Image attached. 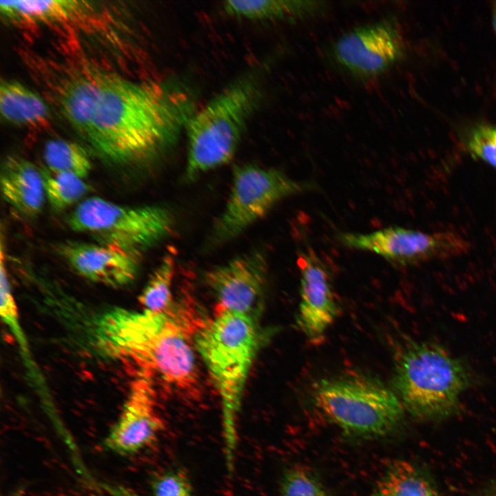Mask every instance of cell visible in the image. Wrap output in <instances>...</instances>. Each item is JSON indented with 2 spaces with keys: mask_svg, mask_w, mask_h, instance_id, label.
Instances as JSON below:
<instances>
[{
  "mask_svg": "<svg viewBox=\"0 0 496 496\" xmlns=\"http://www.w3.org/2000/svg\"><path fill=\"white\" fill-rule=\"evenodd\" d=\"M0 114L7 123L27 127L43 125L50 116L47 104L38 94L13 80L1 82Z\"/></svg>",
  "mask_w": 496,
  "mask_h": 496,
  "instance_id": "cell-16",
  "label": "cell"
},
{
  "mask_svg": "<svg viewBox=\"0 0 496 496\" xmlns=\"http://www.w3.org/2000/svg\"><path fill=\"white\" fill-rule=\"evenodd\" d=\"M394 392L404 407L425 418L446 416L457 409L473 377L463 362L435 342H412L395 358Z\"/></svg>",
  "mask_w": 496,
  "mask_h": 496,
  "instance_id": "cell-5",
  "label": "cell"
},
{
  "mask_svg": "<svg viewBox=\"0 0 496 496\" xmlns=\"http://www.w3.org/2000/svg\"><path fill=\"white\" fill-rule=\"evenodd\" d=\"M491 496H496V488L494 490V491H493V494L491 495Z\"/></svg>",
  "mask_w": 496,
  "mask_h": 496,
  "instance_id": "cell-29",
  "label": "cell"
},
{
  "mask_svg": "<svg viewBox=\"0 0 496 496\" xmlns=\"http://www.w3.org/2000/svg\"><path fill=\"white\" fill-rule=\"evenodd\" d=\"M470 154L496 168V127L480 125L473 130L466 142Z\"/></svg>",
  "mask_w": 496,
  "mask_h": 496,
  "instance_id": "cell-25",
  "label": "cell"
},
{
  "mask_svg": "<svg viewBox=\"0 0 496 496\" xmlns=\"http://www.w3.org/2000/svg\"><path fill=\"white\" fill-rule=\"evenodd\" d=\"M170 309L161 312L107 309L93 319L91 342L105 358L133 364L140 369L139 375L155 377L180 391H191L198 378L191 329Z\"/></svg>",
  "mask_w": 496,
  "mask_h": 496,
  "instance_id": "cell-2",
  "label": "cell"
},
{
  "mask_svg": "<svg viewBox=\"0 0 496 496\" xmlns=\"http://www.w3.org/2000/svg\"><path fill=\"white\" fill-rule=\"evenodd\" d=\"M375 496H438L428 480L413 465L393 463L381 477Z\"/></svg>",
  "mask_w": 496,
  "mask_h": 496,
  "instance_id": "cell-20",
  "label": "cell"
},
{
  "mask_svg": "<svg viewBox=\"0 0 496 496\" xmlns=\"http://www.w3.org/2000/svg\"><path fill=\"white\" fill-rule=\"evenodd\" d=\"M196 110L181 83H139L102 72L81 136L112 163L145 165L176 145Z\"/></svg>",
  "mask_w": 496,
  "mask_h": 496,
  "instance_id": "cell-1",
  "label": "cell"
},
{
  "mask_svg": "<svg viewBox=\"0 0 496 496\" xmlns=\"http://www.w3.org/2000/svg\"><path fill=\"white\" fill-rule=\"evenodd\" d=\"M267 263L260 251L238 256L205 274L220 309L254 317L264 291Z\"/></svg>",
  "mask_w": 496,
  "mask_h": 496,
  "instance_id": "cell-12",
  "label": "cell"
},
{
  "mask_svg": "<svg viewBox=\"0 0 496 496\" xmlns=\"http://www.w3.org/2000/svg\"><path fill=\"white\" fill-rule=\"evenodd\" d=\"M1 189L6 202L24 215L35 216L43 209L46 197L41 170L27 159L17 156L6 158Z\"/></svg>",
  "mask_w": 496,
  "mask_h": 496,
  "instance_id": "cell-15",
  "label": "cell"
},
{
  "mask_svg": "<svg viewBox=\"0 0 496 496\" xmlns=\"http://www.w3.org/2000/svg\"><path fill=\"white\" fill-rule=\"evenodd\" d=\"M281 494L282 496H327L316 476L300 466L290 468L284 475Z\"/></svg>",
  "mask_w": 496,
  "mask_h": 496,
  "instance_id": "cell-24",
  "label": "cell"
},
{
  "mask_svg": "<svg viewBox=\"0 0 496 496\" xmlns=\"http://www.w3.org/2000/svg\"><path fill=\"white\" fill-rule=\"evenodd\" d=\"M46 169L52 172L69 173L85 178L92 170L87 151L79 144L62 138L46 142L43 149Z\"/></svg>",
  "mask_w": 496,
  "mask_h": 496,
  "instance_id": "cell-21",
  "label": "cell"
},
{
  "mask_svg": "<svg viewBox=\"0 0 496 496\" xmlns=\"http://www.w3.org/2000/svg\"><path fill=\"white\" fill-rule=\"evenodd\" d=\"M101 72L91 70L66 81L60 94L62 113L81 136L84 133L97 96Z\"/></svg>",
  "mask_w": 496,
  "mask_h": 496,
  "instance_id": "cell-18",
  "label": "cell"
},
{
  "mask_svg": "<svg viewBox=\"0 0 496 496\" xmlns=\"http://www.w3.org/2000/svg\"><path fill=\"white\" fill-rule=\"evenodd\" d=\"M313 187L275 168L246 164L233 169L225 209L213 227L210 242L220 245L236 238L282 200Z\"/></svg>",
  "mask_w": 496,
  "mask_h": 496,
  "instance_id": "cell-8",
  "label": "cell"
},
{
  "mask_svg": "<svg viewBox=\"0 0 496 496\" xmlns=\"http://www.w3.org/2000/svg\"><path fill=\"white\" fill-rule=\"evenodd\" d=\"M319 1L291 0L226 1L225 12L238 19L254 21H276L307 17L317 12Z\"/></svg>",
  "mask_w": 496,
  "mask_h": 496,
  "instance_id": "cell-19",
  "label": "cell"
},
{
  "mask_svg": "<svg viewBox=\"0 0 496 496\" xmlns=\"http://www.w3.org/2000/svg\"><path fill=\"white\" fill-rule=\"evenodd\" d=\"M300 303L296 322L311 342H320L334 322L338 307L325 265L313 253L300 254Z\"/></svg>",
  "mask_w": 496,
  "mask_h": 496,
  "instance_id": "cell-13",
  "label": "cell"
},
{
  "mask_svg": "<svg viewBox=\"0 0 496 496\" xmlns=\"http://www.w3.org/2000/svg\"><path fill=\"white\" fill-rule=\"evenodd\" d=\"M261 95L259 76L256 72L247 73L196 110L185 131L187 180H193L231 160Z\"/></svg>",
  "mask_w": 496,
  "mask_h": 496,
  "instance_id": "cell-4",
  "label": "cell"
},
{
  "mask_svg": "<svg viewBox=\"0 0 496 496\" xmlns=\"http://www.w3.org/2000/svg\"><path fill=\"white\" fill-rule=\"evenodd\" d=\"M58 253L80 276L112 287L131 283L136 278L140 257L97 242L66 241Z\"/></svg>",
  "mask_w": 496,
  "mask_h": 496,
  "instance_id": "cell-14",
  "label": "cell"
},
{
  "mask_svg": "<svg viewBox=\"0 0 496 496\" xmlns=\"http://www.w3.org/2000/svg\"><path fill=\"white\" fill-rule=\"evenodd\" d=\"M260 342L254 317L220 309L194 334L221 400L223 435L227 470L233 469L237 446V419L244 388Z\"/></svg>",
  "mask_w": 496,
  "mask_h": 496,
  "instance_id": "cell-3",
  "label": "cell"
},
{
  "mask_svg": "<svg viewBox=\"0 0 496 496\" xmlns=\"http://www.w3.org/2000/svg\"><path fill=\"white\" fill-rule=\"evenodd\" d=\"M174 253L170 250L161 258L138 296L143 309L161 312L169 309L175 270Z\"/></svg>",
  "mask_w": 496,
  "mask_h": 496,
  "instance_id": "cell-22",
  "label": "cell"
},
{
  "mask_svg": "<svg viewBox=\"0 0 496 496\" xmlns=\"http://www.w3.org/2000/svg\"><path fill=\"white\" fill-rule=\"evenodd\" d=\"M311 398L331 422L358 435H385L403 415L404 406L394 391L363 375L321 379L313 386Z\"/></svg>",
  "mask_w": 496,
  "mask_h": 496,
  "instance_id": "cell-6",
  "label": "cell"
},
{
  "mask_svg": "<svg viewBox=\"0 0 496 496\" xmlns=\"http://www.w3.org/2000/svg\"><path fill=\"white\" fill-rule=\"evenodd\" d=\"M338 238L347 247L375 254L401 266L451 256L466 247L461 238L451 233L428 234L398 226L369 233H342Z\"/></svg>",
  "mask_w": 496,
  "mask_h": 496,
  "instance_id": "cell-9",
  "label": "cell"
},
{
  "mask_svg": "<svg viewBox=\"0 0 496 496\" xmlns=\"http://www.w3.org/2000/svg\"><path fill=\"white\" fill-rule=\"evenodd\" d=\"M153 496H192V486L187 475L180 470H172L154 481Z\"/></svg>",
  "mask_w": 496,
  "mask_h": 496,
  "instance_id": "cell-26",
  "label": "cell"
},
{
  "mask_svg": "<svg viewBox=\"0 0 496 496\" xmlns=\"http://www.w3.org/2000/svg\"><path fill=\"white\" fill-rule=\"evenodd\" d=\"M493 23L494 25V29L495 30L496 33V3H495L493 6Z\"/></svg>",
  "mask_w": 496,
  "mask_h": 496,
  "instance_id": "cell-28",
  "label": "cell"
},
{
  "mask_svg": "<svg viewBox=\"0 0 496 496\" xmlns=\"http://www.w3.org/2000/svg\"><path fill=\"white\" fill-rule=\"evenodd\" d=\"M152 380L139 375L132 382L120 416L104 440L110 451L121 455L137 453L163 430Z\"/></svg>",
  "mask_w": 496,
  "mask_h": 496,
  "instance_id": "cell-11",
  "label": "cell"
},
{
  "mask_svg": "<svg viewBox=\"0 0 496 496\" xmlns=\"http://www.w3.org/2000/svg\"><path fill=\"white\" fill-rule=\"evenodd\" d=\"M104 488L112 496H139L123 486L104 484Z\"/></svg>",
  "mask_w": 496,
  "mask_h": 496,
  "instance_id": "cell-27",
  "label": "cell"
},
{
  "mask_svg": "<svg viewBox=\"0 0 496 496\" xmlns=\"http://www.w3.org/2000/svg\"><path fill=\"white\" fill-rule=\"evenodd\" d=\"M68 223L99 244L140 257L171 233L174 220L165 207L125 206L92 196L79 203Z\"/></svg>",
  "mask_w": 496,
  "mask_h": 496,
  "instance_id": "cell-7",
  "label": "cell"
},
{
  "mask_svg": "<svg viewBox=\"0 0 496 496\" xmlns=\"http://www.w3.org/2000/svg\"><path fill=\"white\" fill-rule=\"evenodd\" d=\"M45 197L52 207L63 210L79 201L88 192L84 179L74 174L41 169Z\"/></svg>",
  "mask_w": 496,
  "mask_h": 496,
  "instance_id": "cell-23",
  "label": "cell"
},
{
  "mask_svg": "<svg viewBox=\"0 0 496 496\" xmlns=\"http://www.w3.org/2000/svg\"><path fill=\"white\" fill-rule=\"evenodd\" d=\"M87 3L74 0L1 1L0 11L6 19L19 23L62 22L87 11Z\"/></svg>",
  "mask_w": 496,
  "mask_h": 496,
  "instance_id": "cell-17",
  "label": "cell"
},
{
  "mask_svg": "<svg viewBox=\"0 0 496 496\" xmlns=\"http://www.w3.org/2000/svg\"><path fill=\"white\" fill-rule=\"evenodd\" d=\"M402 41L395 27L383 21L355 28L342 35L333 46L338 63L347 71L363 78L382 74L399 60Z\"/></svg>",
  "mask_w": 496,
  "mask_h": 496,
  "instance_id": "cell-10",
  "label": "cell"
}]
</instances>
